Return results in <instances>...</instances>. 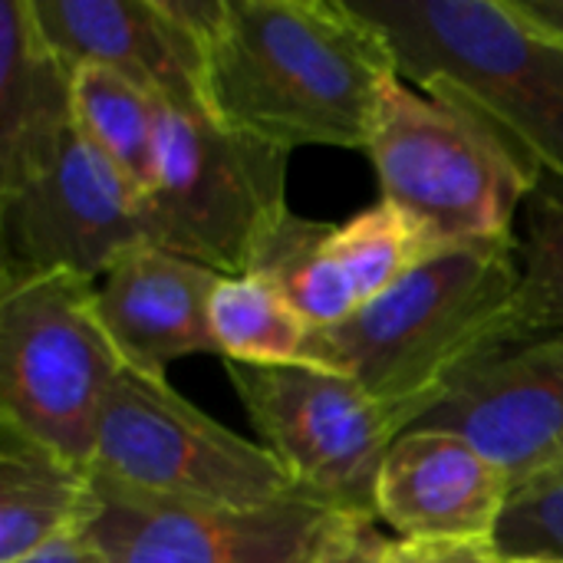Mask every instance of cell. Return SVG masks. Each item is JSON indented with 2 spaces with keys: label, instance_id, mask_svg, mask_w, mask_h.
Returning a JSON list of instances; mask_svg holds the SVG:
<instances>
[{
  "label": "cell",
  "instance_id": "cell-21",
  "mask_svg": "<svg viewBox=\"0 0 563 563\" xmlns=\"http://www.w3.org/2000/svg\"><path fill=\"white\" fill-rule=\"evenodd\" d=\"M521 290L515 303L518 343L563 336V188H538L518 241Z\"/></svg>",
  "mask_w": 563,
  "mask_h": 563
},
{
  "label": "cell",
  "instance_id": "cell-19",
  "mask_svg": "<svg viewBox=\"0 0 563 563\" xmlns=\"http://www.w3.org/2000/svg\"><path fill=\"white\" fill-rule=\"evenodd\" d=\"M208 323L224 363H303L313 330L261 274L221 277Z\"/></svg>",
  "mask_w": 563,
  "mask_h": 563
},
{
  "label": "cell",
  "instance_id": "cell-12",
  "mask_svg": "<svg viewBox=\"0 0 563 563\" xmlns=\"http://www.w3.org/2000/svg\"><path fill=\"white\" fill-rule=\"evenodd\" d=\"M33 13L76 73L106 66L162 106H205V46L175 0H30Z\"/></svg>",
  "mask_w": 563,
  "mask_h": 563
},
{
  "label": "cell",
  "instance_id": "cell-14",
  "mask_svg": "<svg viewBox=\"0 0 563 563\" xmlns=\"http://www.w3.org/2000/svg\"><path fill=\"white\" fill-rule=\"evenodd\" d=\"M224 274L142 244L96 280V310L122 363L165 379V369L195 353H218L208 307Z\"/></svg>",
  "mask_w": 563,
  "mask_h": 563
},
{
  "label": "cell",
  "instance_id": "cell-15",
  "mask_svg": "<svg viewBox=\"0 0 563 563\" xmlns=\"http://www.w3.org/2000/svg\"><path fill=\"white\" fill-rule=\"evenodd\" d=\"M73 115V69L46 40L30 0L0 3V178L20 172Z\"/></svg>",
  "mask_w": 563,
  "mask_h": 563
},
{
  "label": "cell",
  "instance_id": "cell-26",
  "mask_svg": "<svg viewBox=\"0 0 563 563\" xmlns=\"http://www.w3.org/2000/svg\"><path fill=\"white\" fill-rule=\"evenodd\" d=\"M508 563H563V561H548V558H528V561H508Z\"/></svg>",
  "mask_w": 563,
  "mask_h": 563
},
{
  "label": "cell",
  "instance_id": "cell-8",
  "mask_svg": "<svg viewBox=\"0 0 563 563\" xmlns=\"http://www.w3.org/2000/svg\"><path fill=\"white\" fill-rule=\"evenodd\" d=\"M228 379L300 498L379 521L376 492L399 429L350 376L313 363H224Z\"/></svg>",
  "mask_w": 563,
  "mask_h": 563
},
{
  "label": "cell",
  "instance_id": "cell-25",
  "mask_svg": "<svg viewBox=\"0 0 563 563\" xmlns=\"http://www.w3.org/2000/svg\"><path fill=\"white\" fill-rule=\"evenodd\" d=\"M16 563H106V558L86 538V531L79 528V531H73V534H66V538H59V541H53V544H46V548H40L33 554H26L23 561Z\"/></svg>",
  "mask_w": 563,
  "mask_h": 563
},
{
  "label": "cell",
  "instance_id": "cell-3",
  "mask_svg": "<svg viewBox=\"0 0 563 563\" xmlns=\"http://www.w3.org/2000/svg\"><path fill=\"white\" fill-rule=\"evenodd\" d=\"M393 46L399 79L449 99L563 188V40L518 0H353Z\"/></svg>",
  "mask_w": 563,
  "mask_h": 563
},
{
  "label": "cell",
  "instance_id": "cell-6",
  "mask_svg": "<svg viewBox=\"0 0 563 563\" xmlns=\"http://www.w3.org/2000/svg\"><path fill=\"white\" fill-rule=\"evenodd\" d=\"M125 363L96 310V280L43 277L0 294V419L92 468L106 399Z\"/></svg>",
  "mask_w": 563,
  "mask_h": 563
},
{
  "label": "cell",
  "instance_id": "cell-1",
  "mask_svg": "<svg viewBox=\"0 0 563 563\" xmlns=\"http://www.w3.org/2000/svg\"><path fill=\"white\" fill-rule=\"evenodd\" d=\"M396 76L389 40L353 0H224L205 43L208 112L284 152H366Z\"/></svg>",
  "mask_w": 563,
  "mask_h": 563
},
{
  "label": "cell",
  "instance_id": "cell-2",
  "mask_svg": "<svg viewBox=\"0 0 563 563\" xmlns=\"http://www.w3.org/2000/svg\"><path fill=\"white\" fill-rule=\"evenodd\" d=\"M518 241L445 247L346 323L310 330L303 363L360 383L399 435L468 373L518 346Z\"/></svg>",
  "mask_w": 563,
  "mask_h": 563
},
{
  "label": "cell",
  "instance_id": "cell-10",
  "mask_svg": "<svg viewBox=\"0 0 563 563\" xmlns=\"http://www.w3.org/2000/svg\"><path fill=\"white\" fill-rule=\"evenodd\" d=\"M336 515L300 495L257 508L145 498L92 475L82 525L106 563H313Z\"/></svg>",
  "mask_w": 563,
  "mask_h": 563
},
{
  "label": "cell",
  "instance_id": "cell-13",
  "mask_svg": "<svg viewBox=\"0 0 563 563\" xmlns=\"http://www.w3.org/2000/svg\"><path fill=\"white\" fill-rule=\"evenodd\" d=\"M511 492V475L475 442L416 426L386 455L376 508L406 541L495 538Z\"/></svg>",
  "mask_w": 563,
  "mask_h": 563
},
{
  "label": "cell",
  "instance_id": "cell-7",
  "mask_svg": "<svg viewBox=\"0 0 563 563\" xmlns=\"http://www.w3.org/2000/svg\"><path fill=\"white\" fill-rule=\"evenodd\" d=\"M89 472L115 488L175 505L257 508L297 495L261 442L195 409L168 379L129 366L99 416Z\"/></svg>",
  "mask_w": 563,
  "mask_h": 563
},
{
  "label": "cell",
  "instance_id": "cell-22",
  "mask_svg": "<svg viewBox=\"0 0 563 563\" xmlns=\"http://www.w3.org/2000/svg\"><path fill=\"white\" fill-rule=\"evenodd\" d=\"M495 544L508 561H563V465L511 492Z\"/></svg>",
  "mask_w": 563,
  "mask_h": 563
},
{
  "label": "cell",
  "instance_id": "cell-5",
  "mask_svg": "<svg viewBox=\"0 0 563 563\" xmlns=\"http://www.w3.org/2000/svg\"><path fill=\"white\" fill-rule=\"evenodd\" d=\"M290 152L218 122L208 109L162 106L155 172L142 195L152 247L224 277L251 271L287 208Z\"/></svg>",
  "mask_w": 563,
  "mask_h": 563
},
{
  "label": "cell",
  "instance_id": "cell-11",
  "mask_svg": "<svg viewBox=\"0 0 563 563\" xmlns=\"http://www.w3.org/2000/svg\"><path fill=\"white\" fill-rule=\"evenodd\" d=\"M416 426L475 442L518 485L563 465V336L518 343L468 373ZM412 426V429H416Z\"/></svg>",
  "mask_w": 563,
  "mask_h": 563
},
{
  "label": "cell",
  "instance_id": "cell-20",
  "mask_svg": "<svg viewBox=\"0 0 563 563\" xmlns=\"http://www.w3.org/2000/svg\"><path fill=\"white\" fill-rule=\"evenodd\" d=\"M330 251L366 307L445 247L416 218L379 198L346 224H333Z\"/></svg>",
  "mask_w": 563,
  "mask_h": 563
},
{
  "label": "cell",
  "instance_id": "cell-17",
  "mask_svg": "<svg viewBox=\"0 0 563 563\" xmlns=\"http://www.w3.org/2000/svg\"><path fill=\"white\" fill-rule=\"evenodd\" d=\"M330 238L333 224L287 211L261 241L247 271L267 277L313 330L346 323L363 307L353 280L330 251Z\"/></svg>",
  "mask_w": 563,
  "mask_h": 563
},
{
  "label": "cell",
  "instance_id": "cell-16",
  "mask_svg": "<svg viewBox=\"0 0 563 563\" xmlns=\"http://www.w3.org/2000/svg\"><path fill=\"white\" fill-rule=\"evenodd\" d=\"M92 508V472L0 419V563L79 531Z\"/></svg>",
  "mask_w": 563,
  "mask_h": 563
},
{
  "label": "cell",
  "instance_id": "cell-24",
  "mask_svg": "<svg viewBox=\"0 0 563 563\" xmlns=\"http://www.w3.org/2000/svg\"><path fill=\"white\" fill-rule=\"evenodd\" d=\"M389 563H508L495 538H442V541H393Z\"/></svg>",
  "mask_w": 563,
  "mask_h": 563
},
{
  "label": "cell",
  "instance_id": "cell-18",
  "mask_svg": "<svg viewBox=\"0 0 563 563\" xmlns=\"http://www.w3.org/2000/svg\"><path fill=\"white\" fill-rule=\"evenodd\" d=\"M73 115L79 132L145 195L155 172L162 102L106 66L73 73Z\"/></svg>",
  "mask_w": 563,
  "mask_h": 563
},
{
  "label": "cell",
  "instance_id": "cell-4",
  "mask_svg": "<svg viewBox=\"0 0 563 563\" xmlns=\"http://www.w3.org/2000/svg\"><path fill=\"white\" fill-rule=\"evenodd\" d=\"M366 152L383 201L416 218L442 247L515 241V218L544 185L541 168L475 112L393 79Z\"/></svg>",
  "mask_w": 563,
  "mask_h": 563
},
{
  "label": "cell",
  "instance_id": "cell-9",
  "mask_svg": "<svg viewBox=\"0 0 563 563\" xmlns=\"http://www.w3.org/2000/svg\"><path fill=\"white\" fill-rule=\"evenodd\" d=\"M142 244V191L76 122L0 178V290L59 274L99 280Z\"/></svg>",
  "mask_w": 563,
  "mask_h": 563
},
{
  "label": "cell",
  "instance_id": "cell-23",
  "mask_svg": "<svg viewBox=\"0 0 563 563\" xmlns=\"http://www.w3.org/2000/svg\"><path fill=\"white\" fill-rule=\"evenodd\" d=\"M389 544L376 521L336 515L320 538L313 563H389Z\"/></svg>",
  "mask_w": 563,
  "mask_h": 563
}]
</instances>
